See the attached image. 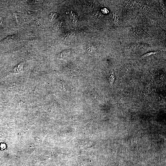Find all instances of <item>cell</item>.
Wrapping results in <instances>:
<instances>
[{
    "mask_svg": "<svg viewBox=\"0 0 166 166\" xmlns=\"http://www.w3.org/2000/svg\"><path fill=\"white\" fill-rule=\"evenodd\" d=\"M57 16V14L56 13L51 14L49 16V19L50 20H53L55 19Z\"/></svg>",
    "mask_w": 166,
    "mask_h": 166,
    "instance_id": "cell-3",
    "label": "cell"
},
{
    "mask_svg": "<svg viewBox=\"0 0 166 166\" xmlns=\"http://www.w3.org/2000/svg\"><path fill=\"white\" fill-rule=\"evenodd\" d=\"M69 16L71 21L73 22H77L78 20V16L73 11H70L69 14Z\"/></svg>",
    "mask_w": 166,
    "mask_h": 166,
    "instance_id": "cell-1",
    "label": "cell"
},
{
    "mask_svg": "<svg viewBox=\"0 0 166 166\" xmlns=\"http://www.w3.org/2000/svg\"><path fill=\"white\" fill-rule=\"evenodd\" d=\"M2 24V20H1V18L0 17V26H1Z\"/></svg>",
    "mask_w": 166,
    "mask_h": 166,
    "instance_id": "cell-4",
    "label": "cell"
},
{
    "mask_svg": "<svg viewBox=\"0 0 166 166\" xmlns=\"http://www.w3.org/2000/svg\"><path fill=\"white\" fill-rule=\"evenodd\" d=\"M23 63H22L19 64L13 69V72H19L23 67Z\"/></svg>",
    "mask_w": 166,
    "mask_h": 166,
    "instance_id": "cell-2",
    "label": "cell"
}]
</instances>
